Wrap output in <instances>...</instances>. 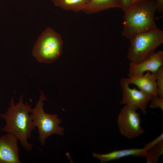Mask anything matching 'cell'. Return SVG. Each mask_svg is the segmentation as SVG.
<instances>
[{
  "mask_svg": "<svg viewBox=\"0 0 163 163\" xmlns=\"http://www.w3.org/2000/svg\"><path fill=\"white\" fill-rule=\"evenodd\" d=\"M137 0H118L121 9L124 14L126 13Z\"/></svg>",
  "mask_w": 163,
  "mask_h": 163,
  "instance_id": "cell-17",
  "label": "cell"
},
{
  "mask_svg": "<svg viewBox=\"0 0 163 163\" xmlns=\"http://www.w3.org/2000/svg\"><path fill=\"white\" fill-rule=\"evenodd\" d=\"M147 151L142 148H130L120 150H115L104 154L92 152L94 157L98 159L101 163L106 162L129 156L137 157H145Z\"/></svg>",
  "mask_w": 163,
  "mask_h": 163,
  "instance_id": "cell-11",
  "label": "cell"
},
{
  "mask_svg": "<svg viewBox=\"0 0 163 163\" xmlns=\"http://www.w3.org/2000/svg\"><path fill=\"white\" fill-rule=\"evenodd\" d=\"M23 97V95L20 96L19 102L15 104L13 97L6 112L0 114V117L6 122L1 130L13 135L20 141L22 147L30 152L33 145L27 140L31 138L36 126L29 114L32 111L31 106L27 103H24Z\"/></svg>",
  "mask_w": 163,
  "mask_h": 163,
  "instance_id": "cell-1",
  "label": "cell"
},
{
  "mask_svg": "<svg viewBox=\"0 0 163 163\" xmlns=\"http://www.w3.org/2000/svg\"><path fill=\"white\" fill-rule=\"evenodd\" d=\"M63 45L61 35L48 27L42 32L35 43L32 55L40 62L52 63L60 56Z\"/></svg>",
  "mask_w": 163,
  "mask_h": 163,
  "instance_id": "cell-4",
  "label": "cell"
},
{
  "mask_svg": "<svg viewBox=\"0 0 163 163\" xmlns=\"http://www.w3.org/2000/svg\"><path fill=\"white\" fill-rule=\"evenodd\" d=\"M163 153V141L149 149L145 157L146 162L154 163L158 162L160 156Z\"/></svg>",
  "mask_w": 163,
  "mask_h": 163,
  "instance_id": "cell-14",
  "label": "cell"
},
{
  "mask_svg": "<svg viewBox=\"0 0 163 163\" xmlns=\"http://www.w3.org/2000/svg\"><path fill=\"white\" fill-rule=\"evenodd\" d=\"M18 140L13 135L7 133L0 137V163H21Z\"/></svg>",
  "mask_w": 163,
  "mask_h": 163,
  "instance_id": "cell-9",
  "label": "cell"
},
{
  "mask_svg": "<svg viewBox=\"0 0 163 163\" xmlns=\"http://www.w3.org/2000/svg\"><path fill=\"white\" fill-rule=\"evenodd\" d=\"M91 0H53L54 5L62 9L78 12L82 11Z\"/></svg>",
  "mask_w": 163,
  "mask_h": 163,
  "instance_id": "cell-13",
  "label": "cell"
},
{
  "mask_svg": "<svg viewBox=\"0 0 163 163\" xmlns=\"http://www.w3.org/2000/svg\"><path fill=\"white\" fill-rule=\"evenodd\" d=\"M163 141V134L162 133L153 141L145 144L144 148L147 151L152 147Z\"/></svg>",
  "mask_w": 163,
  "mask_h": 163,
  "instance_id": "cell-18",
  "label": "cell"
},
{
  "mask_svg": "<svg viewBox=\"0 0 163 163\" xmlns=\"http://www.w3.org/2000/svg\"><path fill=\"white\" fill-rule=\"evenodd\" d=\"M163 66V51L159 50L147 59L138 63L130 62L128 76L142 75L145 72L155 73Z\"/></svg>",
  "mask_w": 163,
  "mask_h": 163,
  "instance_id": "cell-8",
  "label": "cell"
},
{
  "mask_svg": "<svg viewBox=\"0 0 163 163\" xmlns=\"http://www.w3.org/2000/svg\"><path fill=\"white\" fill-rule=\"evenodd\" d=\"M39 100L35 107L32 109L30 116L34 124L38 129L39 139L42 146L46 139L52 134L63 136L65 129L59 126L62 119L58 118L56 114L46 113L43 109V101L47 100L43 92L41 91Z\"/></svg>",
  "mask_w": 163,
  "mask_h": 163,
  "instance_id": "cell-5",
  "label": "cell"
},
{
  "mask_svg": "<svg viewBox=\"0 0 163 163\" xmlns=\"http://www.w3.org/2000/svg\"><path fill=\"white\" fill-rule=\"evenodd\" d=\"M120 85L122 92V98L120 103L136 110L139 109L143 114H145L147 106L153 96L135 88H130L125 78L120 79Z\"/></svg>",
  "mask_w": 163,
  "mask_h": 163,
  "instance_id": "cell-7",
  "label": "cell"
},
{
  "mask_svg": "<svg viewBox=\"0 0 163 163\" xmlns=\"http://www.w3.org/2000/svg\"><path fill=\"white\" fill-rule=\"evenodd\" d=\"M126 82L137 86L139 90L153 96H158L155 73L149 72L142 75L125 78Z\"/></svg>",
  "mask_w": 163,
  "mask_h": 163,
  "instance_id": "cell-10",
  "label": "cell"
},
{
  "mask_svg": "<svg viewBox=\"0 0 163 163\" xmlns=\"http://www.w3.org/2000/svg\"><path fill=\"white\" fill-rule=\"evenodd\" d=\"M140 122V116L136 110L125 105L118 116L117 122L120 133L130 139L138 137L145 132L141 127Z\"/></svg>",
  "mask_w": 163,
  "mask_h": 163,
  "instance_id": "cell-6",
  "label": "cell"
},
{
  "mask_svg": "<svg viewBox=\"0 0 163 163\" xmlns=\"http://www.w3.org/2000/svg\"><path fill=\"white\" fill-rule=\"evenodd\" d=\"M155 74L158 95L163 97V66L158 70Z\"/></svg>",
  "mask_w": 163,
  "mask_h": 163,
  "instance_id": "cell-15",
  "label": "cell"
},
{
  "mask_svg": "<svg viewBox=\"0 0 163 163\" xmlns=\"http://www.w3.org/2000/svg\"><path fill=\"white\" fill-rule=\"evenodd\" d=\"M114 8H120L118 0H91L83 11L91 14Z\"/></svg>",
  "mask_w": 163,
  "mask_h": 163,
  "instance_id": "cell-12",
  "label": "cell"
},
{
  "mask_svg": "<svg viewBox=\"0 0 163 163\" xmlns=\"http://www.w3.org/2000/svg\"><path fill=\"white\" fill-rule=\"evenodd\" d=\"M127 58L131 62L138 63L153 55L163 43V31L157 28L135 36L129 40Z\"/></svg>",
  "mask_w": 163,
  "mask_h": 163,
  "instance_id": "cell-3",
  "label": "cell"
},
{
  "mask_svg": "<svg viewBox=\"0 0 163 163\" xmlns=\"http://www.w3.org/2000/svg\"><path fill=\"white\" fill-rule=\"evenodd\" d=\"M156 0H137L125 13L122 35L130 39L136 35L157 28L155 19Z\"/></svg>",
  "mask_w": 163,
  "mask_h": 163,
  "instance_id": "cell-2",
  "label": "cell"
},
{
  "mask_svg": "<svg viewBox=\"0 0 163 163\" xmlns=\"http://www.w3.org/2000/svg\"><path fill=\"white\" fill-rule=\"evenodd\" d=\"M156 10L159 13L161 14L163 12V0H156Z\"/></svg>",
  "mask_w": 163,
  "mask_h": 163,
  "instance_id": "cell-19",
  "label": "cell"
},
{
  "mask_svg": "<svg viewBox=\"0 0 163 163\" xmlns=\"http://www.w3.org/2000/svg\"><path fill=\"white\" fill-rule=\"evenodd\" d=\"M149 107L152 108H160L163 111V97L156 96H153L151 98Z\"/></svg>",
  "mask_w": 163,
  "mask_h": 163,
  "instance_id": "cell-16",
  "label": "cell"
}]
</instances>
